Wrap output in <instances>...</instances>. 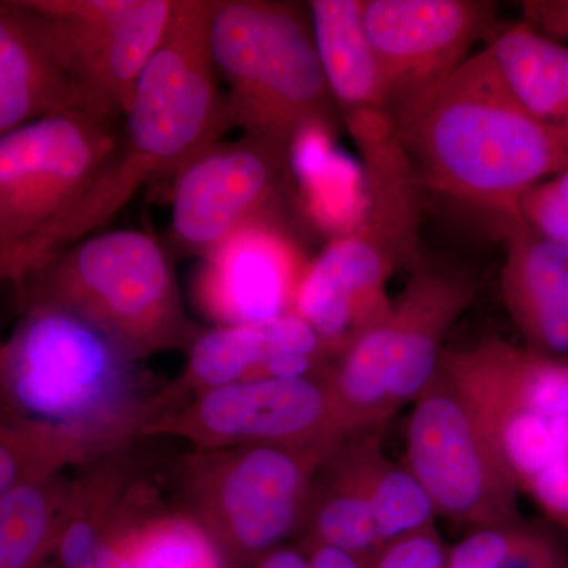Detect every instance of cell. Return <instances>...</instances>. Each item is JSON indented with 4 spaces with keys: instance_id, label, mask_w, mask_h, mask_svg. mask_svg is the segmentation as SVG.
I'll return each instance as SVG.
<instances>
[{
    "instance_id": "obj_1",
    "label": "cell",
    "mask_w": 568,
    "mask_h": 568,
    "mask_svg": "<svg viewBox=\"0 0 568 568\" xmlns=\"http://www.w3.org/2000/svg\"><path fill=\"white\" fill-rule=\"evenodd\" d=\"M395 121L425 189L503 220L521 216L526 193L568 171V126L530 114L487 48Z\"/></svg>"
},
{
    "instance_id": "obj_2",
    "label": "cell",
    "mask_w": 568,
    "mask_h": 568,
    "mask_svg": "<svg viewBox=\"0 0 568 568\" xmlns=\"http://www.w3.org/2000/svg\"><path fill=\"white\" fill-rule=\"evenodd\" d=\"M142 364L73 313L22 308L0 349L2 420L50 426L93 458L136 446L170 414L164 386Z\"/></svg>"
},
{
    "instance_id": "obj_3",
    "label": "cell",
    "mask_w": 568,
    "mask_h": 568,
    "mask_svg": "<svg viewBox=\"0 0 568 568\" xmlns=\"http://www.w3.org/2000/svg\"><path fill=\"white\" fill-rule=\"evenodd\" d=\"M215 70L209 0H174L162 43L142 70L123 118L121 151L52 235L40 264L110 222L149 183L174 181L235 126Z\"/></svg>"
},
{
    "instance_id": "obj_4",
    "label": "cell",
    "mask_w": 568,
    "mask_h": 568,
    "mask_svg": "<svg viewBox=\"0 0 568 568\" xmlns=\"http://www.w3.org/2000/svg\"><path fill=\"white\" fill-rule=\"evenodd\" d=\"M17 291L21 310L73 313L142 362L189 351L203 332L186 316L166 248L142 231L89 235L40 264Z\"/></svg>"
},
{
    "instance_id": "obj_5",
    "label": "cell",
    "mask_w": 568,
    "mask_h": 568,
    "mask_svg": "<svg viewBox=\"0 0 568 568\" xmlns=\"http://www.w3.org/2000/svg\"><path fill=\"white\" fill-rule=\"evenodd\" d=\"M209 39L230 89L235 126L291 149L310 126L338 132L308 3L209 0Z\"/></svg>"
},
{
    "instance_id": "obj_6",
    "label": "cell",
    "mask_w": 568,
    "mask_h": 568,
    "mask_svg": "<svg viewBox=\"0 0 568 568\" xmlns=\"http://www.w3.org/2000/svg\"><path fill=\"white\" fill-rule=\"evenodd\" d=\"M122 122L50 115L0 136V275L20 287L122 145Z\"/></svg>"
},
{
    "instance_id": "obj_7",
    "label": "cell",
    "mask_w": 568,
    "mask_h": 568,
    "mask_svg": "<svg viewBox=\"0 0 568 568\" xmlns=\"http://www.w3.org/2000/svg\"><path fill=\"white\" fill-rule=\"evenodd\" d=\"M477 291L473 272L420 260L390 312L336 355L328 381L357 432L383 428L416 402L439 372L444 343Z\"/></svg>"
},
{
    "instance_id": "obj_8",
    "label": "cell",
    "mask_w": 568,
    "mask_h": 568,
    "mask_svg": "<svg viewBox=\"0 0 568 568\" xmlns=\"http://www.w3.org/2000/svg\"><path fill=\"white\" fill-rule=\"evenodd\" d=\"M335 450L244 446L193 450L175 459L181 510L196 519L227 568H252L301 537L313 480Z\"/></svg>"
},
{
    "instance_id": "obj_9",
    "label": "cell",
    "mask_w": 568,
    "mask_h": 568,
    "mask_svg": "<svg viewBox=\"0 0 568 568\" xmlns=\"http://www.w3.org/2000/svg\"><path fill=\"white\" fill-rule=\"evenodd\" d=\"M171 244L203 260L235 234L271 227L315 235L298 200L290 149L264 138L216 142L174 179Z\"/></svg>"
},
{
    "instance_id": "obj_10",
    "label": "cell",
    "mask_w": 568,
    "mask_h": 568,
    "mask_svg": "<svg viewBox=\"0 0 568 568\" xmlns=\"http://www.w3.org/2000/svg\"><path fill=\"white\" fill-rule=\"evenodd\" d=\"M405 466L448 521L470 530L525 521L517 480L443 366L413 403Z\"/></svg>"
},
{
    "instance_id": "obj_11",
    "label": "cell",
    "mask_w": 568,
    "mask_h": 568,
    "mask_svg": "<svg viewBox=\"0 0 568 568\" xmlns=\"http://www.w3.org/2000/svg\"><path fill=\"white\" fill-rule=\"evenodd\" d=\"M357 429L339 405L328 381H241L194 396L178 413L156 422L148 437L178 436L193 450L278 446L336 450Z\"/></svg>"
},
{
    "instance_id": "obj_12",
    "label": "cell",
    "mask_w": 568,
    "mask_h": 568,
    "mask_svg": "<svg viewBox=\"0 0 568 568\" xmlns=\"http://www.w3.org/2000/svg\"><path fill=\"white\" fill-rule=\"evenodd\" d=\"M52 36L82 111L122 122L142 70L162 43L174 0H29Z\"/></svg>"
},
{
    "instance_id": "obj_13",
    "label": "cell",
    "mask_w": 568,
    "mask_h": 568,
    "mask_svg": "<svg viewBox=\"0 0 568 568\" xmlns=\"http://www.w3.org/2000/svg\"><path fill=\"white\" fill-rule=\"evenodd\" d=\"M487 0H365L366 36L396 115L443 84L496 29Z\"/></svg>"
},
{
    "instance_id": "obj_14",
    "label": "cell",
    "mask_w": 568,
    "mask_h": 568,
    "mask_svg": "<svg viewBox=\"0 0 568 568\" xmlns=\"http://www.w3.org/2000/svg\"><path fill=\"white\" fill-rule=\"evenodd\" d=\"M310 263L297 239L271 227H252L203 257L194 298L219 325L290 315Z\"/></svg>"
},
{
    "instance_id": "obj_15",
    "label": "cell",
    "mask_w": 568,
    "mask_h": 568,
    "mask_svg": "<svg viewBox=\"0 0 568 568\" xmlns=\"http://www.w3.org/2000/svg\"><path fill=\"white\" fill-rule=\"evenodd\" d=\"M399 265L358 230L332 239L306 267L294 313L312 325L335 358L390 312L387 284Z\"/></svg>"
},
{
    "instance_id": "obj_16",
    "label": "cell",
    "mask_w": 568,
    "mask_h": 568,
    "mask_svg": "<svg viewBox=\"0 0 568 568\" xmlns=\"http://www.w3.org/2000/svg\"><path fill=\"white\" fill-rule=\"evenodd\" d=\"M82 111L50 20L29 0L0 2V136L22 125Z\"/></svg>"
},
{
    "instance_id": "obj_17",
    "label": "cell",
    "mask_w": 568,
    "mask_h": 568,
    "mask_svg": "<svg viewBox=\"0 0 568 568\" xmlns=\"http://www.w3.org/2000/svg\"><path fill=\"white\" fill-rule=\"evenodd\" d=\"M503 222L500 287L508 316L528 349L567 361L568 248L523 216Z\"/></svg>"
},
{
    "instance_id": "obj_18",
    "label": "cell",
    "mask_w": 568,
    "mask_h": 568,
    "mask_svg": "<svg viewBox=\"0 0 568 568\" xmlns=\"http://www.w3.org/2000/svg\"><path fill=\"white\" fill-rule=\"evenodd\" d=\"M304 354L331 358L312 325L297 313L263 323L216 325L201 332L189 349V364L163 392L171 414L194 396L253 379L264 362L275 355Z\"/></svg>"
},
{
    "instance_id": "obj_19",
    "label": "cell",
    "mask_w": 568,
    "mask_h": 568,
    "mask_svg": "<svg viewBox=\"0 0 568 568\" xmlns=\"http://www.w3.org/2000/svg\"><path fill=\"white\" fill-rule=\"evenodd\" d=\"M306 3L321 63L343 123L369 115L394 114L375 51L366 36L365 0Z\"/></svg>"
},
{
    "instance_id": "obj_20",
    "label": "cell",
    "mask_w": 568,
    "mask_h": 568,
    "mask_svg": "<svg viewBox=\"0 0 568 568\" xmlns=\"http://www.w3.org/2000/svg\"><path fill=\"white\" fill-rule=\"evenodd\" d=\"M336 133L328 126H310L290 149L306 222L327 242L354 233L368 203L364 168L338 148Z\"/></svg>"
},
{
    "instance_id": "obj_21",
    "label": "cell",
    "mask_w": 568,
    "mask_h": 568,
    "mask_svg": "<svg viewBox=\"0 0 568 568\" xmlns=\"http://www.w3.org/2000/svg\"><path fill=\"white\" fill-rule=\"evenodd\" d=\"M487 48L519 103L540 121L568 126V47L523 20L496 26Z\"/></svg>"
},
{
    "instance_id": "obj_22",
    "label": "cell",
    "mask_w": 568,
    "mask_h": 568,
    "mask_svg": "<svg viewBox=\"0 0 568 568\" xmlns=\"http://www.w3.org/2000/svg\"><path fill=\"white\" fill-rule=\"evenodd\" d=\"M73 478L63 474L0 495V568H48L69 514Z\"/></svg>"
},
{
    "instance_id": "obj_23",
    "label": "cell",
    "mask_w": 568,
    "mask_h": 568,
    "mask_svg": "<svg viewBox=\"0 0 568 568\" xmlns=\"http://www.w3.org/2000/svg\"><path fill=\"white\" fill-rule=\"evenodd\" d=\"M123 547L130 568H227L203 526L181 508H164L156 487L126 526Z\"/></svg>"
},
{
    "instance_id": "obj_24",
    "label": "cell",
    "mask_w": 568,
    "mask_h": 568,
    "mask_svg": "<svg viewBox=\"0 0 568 568\" xmlns=\"http://www.w3.org/2000/svg\"><path fill=\"white\" fill-rule=\"evenodd\" d=\"M351 446L384 547L406 534L436 525L432 499L405 465H396L384 455L379 429L358 433Z\"/></svg>"
},
{
    "instance_id": "obj_25",
    "label": "cell",
    "mask_w": 568,
    "mask_h": 568,
    "mask_svg": "<svg viewBox=\"0 0 568 568\" xmlns=\"http://www.w3.org/2000/svg\"><path fill=\"white\" fill-rule=\"evenodd\" d=\"M95 459L80 440L50 426L2 420L0 495L20 485L59 476L65 467Z\"/></svg>"
},
{
    "instance_id": "obj_26",
    "label": "cell",
    "mask_w": 568,
    "mask_h": 568,
    "mask_svg": "<svg viewBox=\"0 0 568 568\" xmlns=\"http://www.w3.org/2000/svg\"><path fill=\"white\" fill-rule=\"evenodd\" d=\"M152 487L148 477L142 478L134 488L122 517L100 536L61 538L48 568H130L123 547V534L138 508L152 491Z\"/></svg>"
},
{
    "instance_id": "obj_27",
    "label": "cell",
    "mask_w": 568,
    "mask_h": 568,
    "mask_svg": "<svg viewBox=\"0 0 568 568\" xmlns=\"http://www.w3.org/2000/svg\"><path fill=\"white\" fill-rule=\"evenodd\" d=\"M493 568H568V555L551 530L523 521L508 530Z\"/></svg>"
},
{
    "instance_id": "obj_28",
    "label": "cell",
    "mask_w": 568,
    "mask_h": 568,
    "mask_svg": "<svg viewBox=\"0 0 568 568\" xmlns=\"http://www.w3.org/2000/svg\"><path fill=\"white\" fill-rule=\"evenodd\" d=\"M373 568H448V547L436 525L429 526L381 548Z\"/></svg>"
},
{
    "instance_id": "obj_29",
    "label": "cell",
    "mask_w": 568,
    "mask_h": 568,
    "mask_svg": "<svg viewBox=\"0 0 568 568\" xmlns=\"http://www.w3.org/2000/svg\"><path fill=\"white\" fill-rule=\"evenodd\" d=\"M510 528L497 526L469 530L462 540L448 547V568H493Z\"/></svg>"
},
{
    "instance_id": "obj_30",
    "label": "cell",
    "mask_w": 568,
    "mask_h": 568,
    "mask_svg": "<svg viewBox=\"0 0 568 568\" xmlns=\"http://www.w3.org/2000/svg\"><path fill=\"white\" fill-rule=\"evenodd\" d=\"M523 219L568 248V209L541 183L526 193L519 205Z\"/></svg>"
},
{
    "instance_id": "obj_31",
    "label": "cell",
    "mask_w": 568,
    "mask_h": 568,
    "mask_svg": "<svg viewBox=\"0 0 568 568\" xmlns=\"http://www.w3.org/2000/svg\"><path fill=\"white\" fill-rule=\"evenodd\" d=\"M519 6L523 20L552 39L568 41V0H526Z\"/></svg>"
},
{
    "instance_id": "obj_32",
    "label": "cell",
    "mask_w": 568,
    "mask_h": 568,
    "mask_svg": "<svg viewBox=\"0 0 568 568\" xmlns=\"http://www.w3.org/2000/svg\"><path fill=\"white\" fill-rule=\"evenodd\" d=\"M308 555L312 568H373L375 555H362V552L347 551V549L332 547V545L315 544V541H302Z\"/></svg>"
},
{
    "instance_id": "obj_33",
    "label": "cell",
    "mask_w": 568,
    "mask_h": 568,
    "mask_svg": "<svg viewBox=\"0 0 568 568\" xmlns=\"http://www.w3.org/2000/svg\"><path fill=\"white\" fill-rule=\"evenodd\" d=\"M252 568H312L301 544L282 545L263 556Z\"/></svg>"
},
{
    "instance_id": "obj_34",
    "label": "cell",
    "mask_w": 568,
    "mask_h": 568,
    "mask_svg": "<svg viewBox=\"0 0 568 568\" xmlns=\"http://www.w3.org/2000/svg\"><path fill=\"white\" fill-rule=\"evenodd\" d=\"M548 186L551 189V192L555 193V196L558 197L560 203L566 205L568 209V171L558 175V178L548 181Z\"/></svg>"
}]
</instances>
